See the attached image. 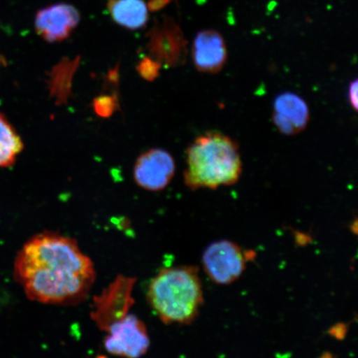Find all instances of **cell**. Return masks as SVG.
<instances>
[{
    "instance_id": "obj_1",
    "label": "cell",
    "mask_w": 358,
    "mask_h": 358,
    "mask_svg": "<svg viewBox=\"0 0 358 358\" xmlns=\"http://www.w3.org/2000/svg\"><path fill=\"white\" fill-rule=\"evenodd\" d=\"M95 266L78 241L55 231H44L22 246L13 277L30 301L73 306L85 301L96 280Z\"/></svg>"
},
{
    "instance_id": "obj_2",
    "label": "cell",
    "mask_w": 358,
    "mask_h": 358,
    "mask_svg": "<svg viewBox=\"0 0 358 358\" xmlns=\"http://www.w3.org/2000/svg\"><path fill=\"white\" fill-rule=\"evenodd\" d=\"M241 173L243 161L238 144L227 134L206 132L187 147L183 176L191 190L234 185Z\"/></svg>"
},
{
    "instance_id": "obj_3",
    "label": "cell",
    "mask_w": 358,
    "mask_h": 358,
    "mask_svg": "<svg viewBox=\"0 0 358 358\" xmlns=\"http://www.w3.org/2000/svg\"><path fill=\"white\" fill-rule=\"evenodd\" d=\"M146 298L164 324H191L203 302L199 268L187 266L161 268L151 280Z\"/></svg>"
},
{
    "instance_id": "obj_4",
    "label": "cell",
    "mask_w": 358,
    "mask_h": 358,
    "mask_svg": "<svg viewBox=\"0 0 358 358\" xmlns=\"http://www.w3.org/2000/svg\"><path fill=\"white\" fill-rule=\"evenodd\" d=\"M136 281L133 277L118 275L94 298L91 317L101 331L106 332L112 324L128 315L134 303L132 294Z\"/></svg>"
},
{
    "instance_id": "obj_5",
    "label": "cell",
    "mask_w": 358,
    "mask_h": 358,
    "mask_svg": "<svg viewBox=\"0 0 358 358\" xmlns=\"http://www.w3.org/2000/svg\"><path fill=\"white\" fill-rule=\"evenodd\" d=\"M104 346L107 352L124 358H141L150 347V339L144 322L128 315L106 331Z\"/></svg>"
},
{
    "instance_id": "obj_6",
    "label": "cell",
    "mask_w": 358,
    "mask_h": 358,
    "mask_svg": "<svg viewBox=\"0 0 358 358\" xmlns=\"http://www.w3.org/2000/svg\"><path fill=\"white\" fill-rule=\"evenodd\" d=\"M201 262L205 272L215 283L230 285L243 275L246 258L239 245L222 240L206 248Z\"/></svg>"
},
{
    "instance_id": "obj_7",
    "label": "cell",
    "mask_w": 358,
    "mask_h": 358,
    "mask_svg": "<svg viewBox=\"0 0 358 358\" xmlns=\"http://www.w3.org/2000/svg\"><path fill=\"white\" fill-rule=\"evenodd\" d=\"M173 156L163 149H151L143 153L134 167V179L148 191L159 192L166 187L176 173Z\"/></svg>"
},
{
    "instance_id": "obj_8",
    "label": "cell",
    "mask_w": 358,
    "mask_h": 358,
    "mask_svg": "<svg viewBox=\"0 0 358 358\" xmlns=\"http://www.w3.org/2000/svg\"><path fill=\"white\" fill-rule=\"evenodd\" d=\"M80 15L78 8L66 3H57L41 8L35 16L36 32L45 41L60 43L78 28Z\"/></svg>"
},
{
    "instance_id": "obj_9",
    "label": "cell",
    "mask_w": 358,
    "mask_h": 358,
    "mask_svg": "<svg viewBox=\"0 0 358 358\" xmlns=\"http://www.w3.org/2000/svg\"><path fill=\"white\" fill-rule=\"evenodd\" d=\"M272 119L281 134L292 136L307 127L310 110L306 101L297 94L284 92L275 97Z\"/></svg>"
},
{
    "instance_id": "obj_10",
    "label": "cell",
    "mask_w": 358,
    "mask_h": 358,
    "mask_svg": "<svg viewBox=\"0 0 358 358\" xmlns=\"http://www.w3.org/2000/svg\"><path fill=\"white\" fill-rule=\"evenodd\" d=\"M192 55L194 64L200 73H218L227 60L225 40L216 30L201 31L194 38Z\"/></svg>"
},
{
    "instance_id": "obj_11",
    "label": "cell",
    "mask_w": 358,
    "mask_h": 358,
    "mask_svg": "<svg viewBox=\"0 0 358 358\" xmlns=\"http://www.w3.org/2000/svg\"><path fill=\"white\" fill-rule=\"evenodd\" d=\"M150 39L148 48L158 62L173 64L180 58L182 39L176 26H169V21L155 26L150 32Z\"/></svg>"
},
{
    "instance_id": "obj_12",
    "label": "cell",
    "mask_w": 358,
    "mask_h": 358,
    "mask_svg": "<svg viewBox=\"0 0 358 358\" xmlns=\"http://www.w3.org/2000/svg\"><path fill=\"white\" fill-rule=\"evenodd\" d=\"M106 8L115 24L129 30L145 28L150 20L145 0H108Z\"/></svg>"
},
{
    "instance_id": "obj_13",
    "label": "cell",
    "mask_w": 358,
    "mask_h": 358,
    "mask_svg": "<svg viewBox=\"0 0 358 358\" xmlns=\"http://www.w3.org/2000/svg\"><path fill=\"white\" fill-rule=\"evenodd\" d=\"M22 149L24 144L19 134L6 116L0 113V168L12 166Z\"/></svg>"
},
{
    "instance_id": "obj_14",
    "label": "cell",
    "mask_w": 358,
    "mask_h": 358,
    "mask_svg": "<svg viewBox=\"0 0 358 358\" xmlns=\"http://www.w3.org/2000/svg\"><path fill=\"white\" fill-rule=\"evenodd\" d=\"M357 80L350 84L348 89V100L353 109L357 110Z\"/></svg>"
},
{
    "instance_id": "obj_15",
    "label": "cell",
    "mask_w": 358,
    "mask_h": 358,
    "mask_svg": "<svg viewBox=\"0 0 358 358\" xmlns=\"http://www.w3.org/2000/svg\"><path fill=\"white\" fill-rule=\"evenodd\" d=\"M169 2V0H152L148 3V8L151 11H157L162 8Z\"/></svg>"
},
{
    "instance_id": "obj_16",
    "label": "cell",
    "mask_w": 358,
    "mask_h": 358,
    "mask_svg": "<svg viewBox=\"0 0 358 358\" xmlns=\"http://www.w3.org/2000/svg\"><path fill=\"white\" fill-rule=\"evenodd\" d=\"M4 62H6L4 61V58L1 55H0V69H1V66L6 64H4Z\"/></svg>"
},
{
    "instance_id": "obj_17",
    "label": "cell",
    "mask_w": 358,
    "mask_h": 358,
    "mask_svg": "<svg viewBox=\"0 0 358 358\" xmlns=\"http://www.w3.org/2000/svg\"><path fill=\"white\" fill-rule=\"evenodd\" d=\"M97 358H106L105 357H97Z\"/></svg>"
}]
</instances>
